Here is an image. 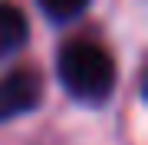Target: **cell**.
Returning a JSON list of instances; mask_svg holds the SVG:
<instances>
[{
	"label": "cell",
	"mask_w": 148,
	"mask_h": 145,
	"mask_svg": "<svg viewBox=\"0 0 148 145\" xmlns=\"http://www.w3.org/2000/svg\"><path fill=\"white\" fill-rule=\"evenodd\" d=\"M43 106V79L33 69H13L0 76V125L23 119Z\"/></svg>",
	"instance_id": "cell-2"
},
{
	"label": "cell",
	"mask_w": 148,
	"mask_h": 145,
	"mask_svg": "<svg viewBox=\"0 0 148 145\" xmlns=\"http://www.w3.org/2000/svg\"><path fill=\"white\" fill-rule=\"evenodd\" d=\"M27 40H30V23L23 16V10L3 0L0 3V63L13 59L27 46Z\"/></svg>",
	"instance_id": "cell-3"
},
{
	"label": "cell",
	"mask_w": 148,
	"mask_h": 145,
	"mask_svg": "<svg viewBox=\"0 0 148 145\" xmlns=\"http://www.w3.org/2000/svg\"><path fill=\"white\" fill-rule=\"evenodd\" d=\"M89 3L92 0H36L40 13L46 16L53 27H66V23L79 20V16L89 10Z\"/></svg>",
	"instance_id": "cell-4"
},
{
	"label": "cell",
	"mask_w": 148,
	"mask_h": 145,
	"mask_svg": "<svg viewBox=\"0 0 148 145\" xmlns=\"http://www.w3.org/2000/svg\"><path fill=\"white\" fill-rule=\"evenodd\" d=\"M56 79L79 106H106L115 92V59L92 40H69L56 53Z\"/></svg>",
	"instance_id": "cell-1"
}]
</instances>
